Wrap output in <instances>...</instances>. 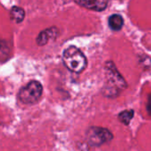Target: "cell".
Returning a JSON list of instances; mask_svg holds the SVG:
<instances>
[{"label": "cell", "mask_w": 151, "mask_h": 151, "mask_svg": "<svg viewBox=\"0 0 151 151\" xmlns=\"http://www.w3.org/2000/svg\"><path fill=\"white\" fill-rule=\"evenodd\" d=\"M147 109H148V111L149 113L151 114V95L149 97V102H148V105H147Z\"/></svg>", "instance_id": "10"}, {"label": "cell", "mask_w": 151, "mask_h": 151, "mask_svg": "<svg viewBox=\"0 0 151 151\" xmlns=\"http://www.w3.org/2000/svg\"><path fill=\"white\" fill-rule=\"evenodd\" d=\"M58 35V28L57 27H50L42 31L36 38V42L38 45L42 46L45 45L50 38H55Z\"/></svg>", "instance_id": "6"}, {"label": "cell", "mask_w": 151, "mask_h": 151, "mask_svg": "<svg viewBox=\"0 0 151 151\" xmlns=\"http://www.w3.org/2000/svg\"><path fill=\"white\" fill-rule=\"evenodd\" d=\"M113 138L112 134L106 128L99 127H92L88 129L86 133V139L88 143L92 147L101 146Z\"/></svg>", "instance_id": "4"}, {"label": "cell", "mask_w": 151, "mask_h": 151, "mask_svg": "<svg viewBox=\"0 0 151 151\" xmlns=\"http://www.w3.org/2000/svg\"><path fill=\"white\" fill-rule=\"evenodd\" d=\"M63 63L71 72L80 73L87 67V58L81 50L75 46H69L63 52Z\"/></svg>", "instance_id": "2"}, {"label": "cell", "mask_w": 151, "mask_h": 151, "mask_svg": "<svg viewBox=\"0 0 151 151\" xmlns=\"http://www.w3.org/2000/svg\"><path fill=\"white\" fill-rule=\"evenodd\" d=\"M108 24L111 30L119 31L122 28L124 25V19L119 14H112L111 16L109 17Z\"/></svg>", "instance_id": "7"}, {"label": "cell", "mask_w": 151, "mask_h": 151, "mask_svg": "<svg viewBox=\"0 0 151 151\" xmlns=\"http://www.w3.org/2000/svg\"><path fill=\"white\" fill-rule=\"evenodd\" d=\"M134 111L133 110H127L124 111H121L119 114V119L125 125H129L131 119L134 118Z\"/></svg>", "instance_id": "9"}, {"label": "cell", "mask_w": 151, "mask_h": 151, "mask_svg": "<svg viewBox=\"0 0 151 151\" xmlns=\"http://www.w3.org/2000/svg\"><path fill=\"white\" fill-rule=\"evenodd\" d=\"M42 95V86L37 81H32L19 89L18 97L24 104H34Z\"/></svg>", "instance_id": "3"}, {"label": "cell", "mask_w": 151, "mask_h": 151, "mask_svg": "<svg viewBox=\"0 0 151 151\" xmlns=\"http://www.w3.org/2000/svg\"><path fill=\"white\" fill-rule=\"evenodd\" d=\"M10 17H11V19L14 21L15 23H20L23 21L25 18V11L20 7L14 6L11 10Z\"/></svg>", "instance_id": "8"}, {"label": "cell", "mask_w": 151, "mask_h": 151, "mask_svg": "<svg viewBox=\"0 0 151 151\" xmlns=\"http://www.w3.org/2000/svg\"><path fill=\"white\" fill-rule=\"evenodd\" d=\"M75 3L82 7L96 12L105 10L108 4V1L105 0H79L75 1Z\"/></svg>", "instance_id": "5"}, {"label": "cell", "mask_w": 151, "mask_h": 151, "mask_svg": "<svg viewBox=\"0 0 151 151\" xmlns=\"http://www.w3.org/2000/svg\"><path fill=\"white\" fill-rule=\"evenodd\" d=\"M106 83L104 94L108 97H115L127 88V82L121 76L113 62H107L105 65Z\"/></svg>", "instance_id": "1"}]
</instances>
